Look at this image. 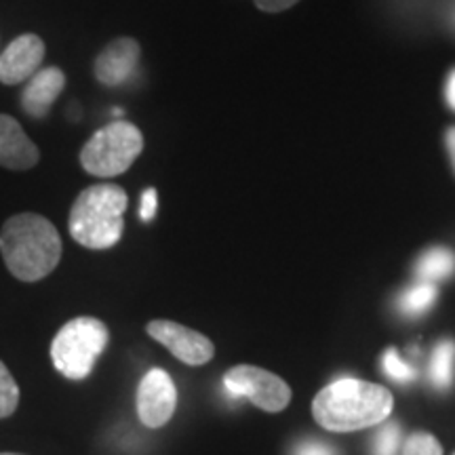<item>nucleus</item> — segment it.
I'll return each mask as SVG.
<instances>
[{
    "instance_id": "1",
    "label": "nucleus",
    "mask_w": 455,
    "mask_h": 455,
    "mask_svg": "<svg viewBox=\"0 0 455 455\" xmlns=\"http://www.w3.org/2000/svg\"><path fill=\"white\" fill-rule=\"evenodd\" d=\"M395 398L384 386L356 378H339L318 392L312 415L325 430L355 432L388 419Z\"/></svg>"
},
{
    "instance_id": "2",
    "label": "nucleus",
    "mask_w": 455,
    "mask_h": 455,
    "mask_svg": "<svg viewBox=\"0 0 455 455\" xmlns=\"http://www.w3.org/2000/svg\"><path fill=\"white\" fill-rule=\"evenodd\" d=\"M0 253L15 278L41 281L61 259L60 232L38 213L13 215L0 230Z\"/></svg>"
},
{
    "instance_id": "3",
    "label": "nucleus",
    "mask_w": 455,
    "mask_h": 455,
    "mask_svg": "<svg viewBox=\"0 0 455 455\" xmlns=\"http://www.w3.org/2000/svg\"><path fill=\"white\" fill-rule=\"evenodd\" d=\"M127 192L116 184H95L78 195L70 212V235L87 249H110L121 241Z\"/></svg>"
},
{
    "instance_id": "4",
    "label": "nucleus",
    "mask_w": 455,
    "mask_h": 455,
    "mask_svg": "<svg viewBox=\"0 0 455 455\" xmlns=\"http://www.w3.org/2000/svg\"><path fill=\"white\" fill-rule=\"evenodd\" d=\"M108 327L100 318L78 316L66 323L51 344L53 365L68 379H84L108 346Z\"/></svg>"
},
{
    "instance_id": "5",
    "label": "nucleus",
    "mask_w": 455,
    "mask_h": 455,
    "mask_svg": "<svg viewBox=\"0 0 455 455\" xmlns=\"http://www.w3.org/2000/svg\"><path fill=\"white\" fill-rule=\"evenodd\" d=\"M144 150V135L127 121H114L93 133L81 150V164L95 178H116L129 171Z\"/></svg>"
},
{
    "instance_id": "6",
    "label": "nucleus",
    "mask_w": 455,
    "mask_h": 455,
    "mask_svg": "<svg viewBox=\"0 0 455 455\" xmlns=\"http://www.w3.org/2000/svg\"><path fill=\"white\" fill-rule=\"evenodd\" d=\"M224 392L232 398H249L264 411H283L291 401V388L278 375L253 365L232 367L224 375Z\"/></svg>"
},
{
    "instance_id": "7",
    "label": "nucleus",
    "mask_w": 455,
    "mask_h": 455,
    "mask_svg": "<svg viewBox=\"0 0 455 455\" xmlns=\"http://www.w3.org/2000/svg\"><path fill=\"white\" fill-rule=\"evenodd\" d=\"M178 407V390L173 379L163 369H152L144 375L138 388V415L148 428H161L173 418Z\"/></svg>"
},
{
    "instance_id": "8",
    "label": "nucleus",
    "mask_w": 455,
    "mask_h": 455,
    "mask_svg": "<svg viewBox=\"0 0 455 455\" xmlns=\"http://www.w3.org/2000/svg\"><path fill=\"white\" fill-rule=\"evenodd\" d=\"M148 333H150V338L161 341L171 355L186 365H204L215 355L212 339L175 321H163V318L161 321H150L148 323Z\"/></svg>"
},
{
    "instance_id": "9",
    "label": "nucleus",
    "mask_w": 455,
    "mask_h": 455,
    "mask_svg": "<svg viewBox=\"0 0 455 455\" xmlns=\"http://www.w3.org/2000/svg\"><path fill=\"white\" fill-rule=\"evenodd\" d=\"M44 43L36 34H21L0 55V83H26L41 70Z\"/></svg>"
},
{
    "instance_id": "10",
    "label": "nucleus",
    "mask_w": 455,
    "mask_h": 455,
    "mask_svg": "<svg viewBox=\"0 0 455 455\" xmlns=\"http://www.w3.org/2000/svg\"><path fill=\"white\" fill-rule=\"evenodd\" d=\"M140 55L141 47L135 38H116L95 60V78L106 87L124 84L138 70Z\"/></svg>"
},
{
    "instance_id": "11",
    "label": "nucleus",
    "mask_w": 455,
    "mask_h": 455,
    "mask_svg": "<svg viewBox=\"0 0 455 455\" xmlns=\"http://www.w3.org/2000/svg\"><path fill=\"white\" fill-rule=\"evenodd\" d=\"M38 158V148L24 133L21 124L9 114H0V167L26 171L32 169Z\"/></svg>"
},
{
    "instance_id": "12",
    "label": "nucleus",
    "mask_w": 455,
    "mask_h": 455,
    "mask_svg": "<svg viewBox=\"0 0 455 455\" xmlns=\"http://www.w3.org/2000/svg\"><path fill=\"white\" fill-rule=\"evenodd\" d=\"M66 87V74L60 68H43L30 78L26 84L24 93H21V108H24L28 116L43 118L47 116L51 106L60 98L61 91Z\"/></svg>"
},
{
    "instance_id": "13",
    "label": "nucleus",
    "mask_w": 455,
    "mask_h": 455,
    "mask_svg": "<svg viewBox=\"0 0 455 455\" xmlns=\"http://www.w3.org/2000/svg\"><path fill=\"white\" fill-rule=\"evenodd\" d=\"M415 276L426 283H441L455 275V253L447 247H432L419 255L413 266Z\"/></svg>"
},
{
    "instance_id": "14",
    "label": "nucleus",
    "mask_w": 455,
    "mask_h": 455,
    "mask_svg": "<svg viewBox=\"0 0 455 455\" xmlns=\"http://www.w3.org/2000/svg\"><path fill=\"white\" fill-rule=\"evenodd\" d=\"M455 379V341L441 339L428 361V382L435 390H449Z\"/></svg>"
},
{
    "instance_id": "15",
    "label": "nucleus",
    "mask_w": 455,
    "mask_h": 455,
    "mask_svg": "<svg viewBox=\"0 0 455 455\" xmlns=\"http://www.w3.org/2000/svg\"><path fill=\"white\" fill-rule=\"evenodd\" d=\"M436 298H439V287L435 283L419 281L398 293L396 310L407 318H419L436 304Z\"/></svg>"
},
{
    "instance_id": "16",
    "label": "nucleus",
    "mask_w": 455,
    "mask_h": 455,
    "mask_svg": "<svg viewBox=\"0 0 455 455\" xmlns=\"http://www.w3.org/2000/svg\"><path fill=\"white\" fill-rule=\"evenodd\" d=\"M401 447V426L382 422L371 439V455H396Z\"/></svg>"
},
{
    "instance_id": "17",
    "label": "nucleus",
    "mask_w": 455,
    "mask_h": 455,
    "mask_svg": "<svg viewBox=\"0 0 455 455\" xmlns=\"http://www.w3.org/2000/svg\"><path fill=\"white\" fill-rule=\"evenodd\" d=\"M382 369L388 375L392 382L396 384H409L415 379V369L403 358L395 348L386 350L382 356Z\"/></svg>"
},
{
    "instance_id": "18",
    "label": "nucleus",
    "mask_w": 455,
    "mask_h": 455,
    "mask_svg": "<svg viewBox=\"0 0 455 455\" xmlns=\"http://www.w3.org/2000/svg\"><path fill=\"white\" fill-rule=\"evenodd\" d=\"M17 403H20V388L7 365L0 361V418H9L17 409Z\"/></svg>"
},
{
    "instance_id": "19",
    "label": "nucleus",
    "mask_w": 455,
    "mask_h": 455,
    "mask_svg": "<svg viewBox=\"0 0 455 455\" xmlns=\"http://www.w3.org/2000/svg\"><path fill=\"white\" fill-rule=\"evenodd\" d=\"M403 455H443V447L428 432H413L403 445Z\"/></svg>"
},
{
    "instance_id": "20",
    "label": "nucleus",
    "mask_w": 455,
    "mask_h": 455,
    "mask_svg": "<svg viewBox=\"0 0 455 455\" xmlns=\"http://www.w3.org/2000/svg\"><path fill=\"white\" fill-rule=\"evenodd\" d=\"M291 455H338V453H335V449L329 445V443L306 439V441H299L298 445L293 447Z\"/></svg>"
},
{
    "instance_id": "21",
    "label": "nucleus",
    "mask_w": 455,
    "mask_h": 455,
    "mask_svg": "<svg viewBox=\"0 0 455 455\" xmlns=\"http://www.w3.org/2000/svg\"><path fill=\"white\" fill-rule=\"evenodd\" d=\"M158 209V192L155 188H148L141 195V204H140V218L144 221H150L156 215Z\"/></svg>"
},
{
    "instance_id": "22",
    "label": "nucleus",
    "mask_w": 455,
    "mask_h": 455,
    "mask_svg": "<svg viewBox=\"0 0 455 455\" xmlns=\"http://www.w3.org/2000/svg\"><path fill=\"white\" fill-rule=\"evenodd\" d=\"M255 7L266 11V13H281V11L291 9L299 0H253Z\"/></svg>"
},
{
    "instance_id": "23",
    "label": "nucleus",
    "mask_w": 455,
    "mask_h": 455,
    "mask_svg": "<svg viewBox=\"0 0 455 455\" xmlns=\"http://www.w3.org/2000/svg\"><path fill=\"white\" fill-rule=\"evenodd\" d=\"M445 98H447L449 108H451V110H455V68H453L451 72H449V76H447Z\"/></svg>"
},
{
    "instance_id": "24",
    "label": "nucleus",
    "mask_w": 455,
    "mask_h": 455,
    "mask_svg": "<svg viewBox=\"0 0 455 455\" xmlns=\"http://www.w3.org/2000/svg\"><path fill=\"white\" fill-rule=\"evenodd\" d=\"M445 146H447L449 158H451V164H453V171H455V127H449V129H447V133H445Z\"/></svg>"
},
{
    "instance_id": "25",
    "label": "nucleus",
    "mask_w": 455,
    "mask_h": 455,
    "mask_svg": "<svg viewBox=\"0 0 455 455\" xmlns=\"http://www.w3.org/2000/svg\"><path fill=\"white\" fill-rule=\"evenodd\" d=\"M451 20H453V24H455V7H453V11H451Z\"/></svg>"
},
{
    "instance_id": "26",
    "label": "nucleus",
    "mask_w": 455,
    "mask_h": 455,
    "mask_svg": "<svg viewBox=\"0 0 455 455\" xmlns=\"http://www.w3.org/2000/svg\"><path fill=\"white\" fill-rule=\"evenodd\" d=\"M0 455H21V453H0Z\"/></svg>"
}]
</instances>
